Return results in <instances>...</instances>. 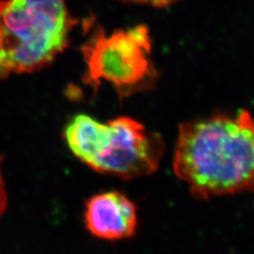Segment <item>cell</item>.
<instances>
[{"label": "cell", "instance_id": "6da1fadb", "mask_svg": "<svg viewBox=\"0 0 254 254\" xmlns=\"http://www.w3.org/2000/svg\"><path fill=\"white\" fill-rule=\"evenodd\" d=\"M174 173L198 199L254 190V120L247 110L183 124Z\"/></svg>", "mask_w": 254, "mask_h": 254}, {"label": "cell", "instance_id": "7a4b0ae2", "mask_svg": "<svg viewBox=\"0 0 254 254\" xmlns=\"http://www.w3.org/2000/svg\"><path fill=\"white\" fill-rule=\"evenodd\" d=\"M75 25L66 0L0 1V78L45 68Z\"/></svg>", "mask_w": 254, "mask_h": 254}, {"label": "cell", "instance_id": "3957f363", "mask_svg": "<svg viewBox=\"0 0 254 254\" xmlns=\"http://www.w3.org/2000/svg\"><path fill=\"white\" fill-rule=\"evenodd\" d=\"M64 136L71 152L83 163L124 179L154 173L164 153L160 136L127 117L105 124L79 114L68 124Z\"/></svg>", "mask_w": 254, "mask_h": 254}, {"label": "cell", "instance_id": "277c9868", "mask_svg": "<svg viewBox=\"0 0 254 254\" xmlns=\"http://www.w3.org/2000/svg\"><path fill=\"white\" fill-rule=\"evenodd\" d=\"M151 37L147 27L136 26L109 36L95 33L83 47L87 83L98 87L108 81L122 93L132 92L154 78L150 60Z\"/></svg>", "mask_w": 254, "mask_h": 254}, {"label": "cell", "instance_id": "5b68a950", "mask_svg": "<svg viewBox=\"0 0 254 254\" xmlns=\"http://www.w3.org/2000/svg\"><path fill=\"white\" fill-rule=\"evenodd\" d=\"M87 229L96 237L118 240L133 236L137 224L135 204L118 191L91 197L85 211Z\"/></svg>", "mask_w": 254, "mask_h": 254}, {"label": "cell", "instance_id": "8992f818", "mask_svg": "<svg viewBox=\"0 0 254 254\" xmlns=\"http://www.w3.org/2000/svg\"><path fill=\"white\" fill-rule=\"evenodd\" d=\"M129 2L133 3H137V4H145V5H151L153 7H158V8H163L166 6H169L171 4L174 3L177 0H126Z\"/></svg>", "mask_w": 254, "mask_h": 254}, {"label": "cell", "instance_id": "52a82bcc", "mask_svg": "<svg viewBox=\"0 0 254 254\" xmlns=\"http://www.w3.org/2000/svg\"><path fill=\"white\" fill-rule=\"evenodd\" d=\"M7 202H8L7 193L5 190V186H4L1 169H0V217L3 215L5 209L7 207Z\"/></svg>", "mask_w": 254, "mask_h": 254}]
</instances>
